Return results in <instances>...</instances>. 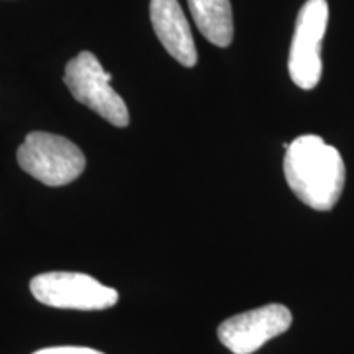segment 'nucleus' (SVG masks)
I'll return each mask as SVG.
<instances>
[{"mask_svg":"<svg viewBox=\"0 0 354 354\" xmlns=\"http://www.w3.org/2000/svg\"><path fill=\"white\" fill-rule=\"evenodd\" d=\"M284 174L295 197L318 212L333 209L346 180L342 154L317 135L299 136L287 146Z\"/></svg>","mask_w":354,"mask_h":354,"instance_id":"nucleus-1","label":"nucleus"},{"mask_svg":"<svg viewBox=\"0 0 354 354\" xmlns=\"http://www.w3.org/2000/svg\"><path fill=\"white\" fill-rule=\"evenodd\" d=\"M17 161L26 174L50 187L73 183L86 169V156L79 146L46 131L28 133L17 151Z\"/></svg>","mask_w":354,"mask_h":354,"instance_id":"nucleus-2","label":"nucleus"},{"mask_svg":"<svg viewBox=\"0 0 354 354\" xmlns=\"http://www.w3.org/2000/svg\"><path fill=\"white\" fill-rule=\"evenodd\" d=\"M110 82L112 76L102 68L100 61L91 51L79 53L66 66L64 84L71 95L113 127L125 128L130 123V113Z\"/></svg>","mask_w":354,"mask_h":354,"instance_id":"nucleus-3","label":"nucleus"},{"mask_svg":"<svg viewBox=\"0 0 354 354\" xmlns=\"http://www.w3.org/2000/svg\"><path fill=\"white\" fill-rule=\"evenodd\" d=\"M30 290L39 304L68 310H105L118 302V292L88 274L44 272L30 282Z\"/></svg>","mask_w":354,"mask_h":354,"instance_id":"nucleus-4","label":"nucleus"},{"mask_svg":"<svg viewBox=\"0 0 354 354\" xmlns=\"http://www.w3.org/2000/svg\"><path fill=\"white\" fill-rule=\"evenodd\" d=\"M328 26V2L307 0L300 8L289 53V74L304 91L317 87L322 77V43Z\"/></svg>","mask_w":354,"mask_h":354,"instance_id":"nucleus-5","label":"nucleus"},{"mask_svg":"<svg viewBox=\"0 0 354 354\" xmlns=\"http://www.w3.org/2000/svg\"><path fill=\"white\" fill-rule=\"evenodd\" d=\"M292 325V313L286 305L269 304L238 313L218 326V338L233 354H253Z\"/></svg>","mask_w":354,"mask_h":354,"instance_id":"nucleus-6","label":"nucleus"},{"mask_svg":"<svg viewBox=\"0 0 354 354\" xmlns=\"http://www.w3.org/2000/svg\"><path fill=\"white\" fill-rule=\"evenodd\" d=\"M149 17L166 51L185 68L197 64V50L189 21L177 0H151Z\"/></svg>","mask_w":354,"mask_h":354,"instance_id":"nucleus-7","label":"nucleus"},{"mask_svg":"<svg viewBox=\"0 0 354 354\" xmlns=\"http://www.w3.org/2000/svg\"><path fill=\"white\" fill-rule=\"evenodd\" d=\"M187 3L203 37L220 48L232 44L233 12L230 0H187Z\"/></svg>","mask_w":354,"mask_h":354,"instance_id":"nucleus-8","label":"nucleus"},{"mask_svg":"<svg viewBox=\"0 0 354 354\" xmlns=\"http://www.w3.org/2000/svg\"><path fill=\"white\" fill-rule=\"evenodd\" d=\"M33 354H104L97 349L86 348V346H53L44 348L39 351H35Z\"/></svg>","mask_w":354,"mask_h":354,"instance_id":"nucleus-9","label":"nucleus"}]
</instances>
